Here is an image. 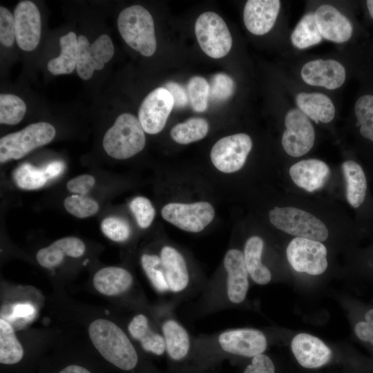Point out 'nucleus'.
I'll return each instance as SVG.
<instances>
[{"label":"nucleus","instance_id":"13","mask_svg":"<svg viewBox=\"0 0 373 373\" xmlns=\"http://www.w3.org/2000/svg\"><path fill=\"white\" fill-rule=\"evenodd\" d=\"M15 40L23 50L31 51L38 46L41 37V17L36 5L21 1L14 10Z\"/></svg>","mask_w":373,"mask_h":373},{"label":"nucleus","instance_id":"30","mask_svg":"<svg viewBox=\"0 0 373 373\" xmlns=\"http://www.w3.org/2000/svg\"><path fill=\"white\" fill-rule=\"evenodd\" d=\"M23 347L17 340L12 327L3 318L0 319V363L12 365L21 361Z\"/></svg>","mask_w":373,"mask_h":373},{"label":"nucleus","instance_id":"48","mask_svg":"<svg viewBox=\"0 0 373 373\" xmlns=\"http://www.w3.org/2000/svg\"><path fill=\"white\" fill-rule=\"evenodd\" d=\"M42 169L49 180L62 173L64 170V164L61 161H53L45 165Z\"/></svg>","mask_w":373,"mask_h":373},{"label":"nucleus","instance_id":"21","mask_svg":"<svg viewBox=\"0 0 373 373\" xmlns=\"http://www.w3.org/2000/svg\"><path fill=\"white\" fill-rule=\"evenodd\" d=\"M160 258L169 290L175 293L184 290L189 276L182 255L175 248L165 246L161 250Z\"/></svg>","mask_w":373,"mask_h":373},{"label":"nucleus","instance_id":"36","mask_svg":"<svg viewBox=\"0 0 373 373\" xmlns=\"http://www.w3.org/2000/svg\"><path fill=\"white\" fill-rule=\"evenodd\" d=\"M209 84L202 77L193 76L188 82L186 93L193 109L204 112L208 107Z\"/></svg>","mask_w":373,"mask_h":373},{"label":"nucleus","instance_id":"29","mask_svg":"<svg viewBox=\"0 0 373 373\" xmlns=\"http://www.w3.org/2000/svg\"><path fill=\"white\" fill-rule=\"evenodd\" d=\"M128 329L131 336L140 342L145 351L160 356L166 350L163 336L151 330L148 318L144 314L134 316Z\"/></svg>","mask_w":373,"mask_h":373},{"label":"nucleus","instance_id":"10","mask_svg":"<svg viewBox=\"0 0 373 373\" xmlns=\"http://www.w3.org/2000/svg\"><path fill=\"white\" fill-rule=\"evenodd\" d=\"M286 129L282 137L285 151L292 157H300L309 152L315 140L314 128L309 117L298 108L287 112Z\"/></svg>","mask_w":373,"mask_h":373},{"label":"nucleus","instance_id":"47","mask_svg":"<svg viewBox=\"0 0 373 373\" xmlns=\"http://www.w3.org/2000/svg\"><path fill=\"white\" fill-rule=\"evenodd\" d=\"M35 313L34 306L30 303H18L12 308V317L15 318H28Z\"/></svg>","mask_w":373,"mask_h":373},{"label":"nucleus","instance_id":"38","mask_svg":"<svg viewBox=\"0 0 373 373\" xmlns=\"http://www.w3.org/2000/svg\"><path fill=\"white\" fill-rule=\"evenodd\" d=\"M64 205L69 213L79 218L92 216L99 210L98 203L95 200L84 195L68 196L64 200Z\"/></svg>","mask_w":373,"mask_h":373},{"label":"nucleus","instance_id":"23","mask_svg":"<svg viewBox=\"0 0 373 373\" xmlns=\"http://www.w3.org/2000/svg\"><path fill=\"white\" fill-rule=\"evenodd\" d=\"M93 281L95 288L99 293L106 296H115L131 287L133 278L125 269L107 267L97 271Z\"/></svg>","mask_w":373,"mask_h":373},{"label":"nucleus","instance_id":"42","mask_svg":"<svg viewBox=\"0 0 373 373\" xmlns=\"http://www.w3.org/2000/svg\"><path fill=\"white\" fill-rule=\"evenodd\" d=\"M15 40L14 17L5 7H0V41L6 47H10Z\"/></svg>","mask_w":373,"mask_h":373},{"label":"nucleus","instance_id":"22","mask_svg":"<svg viewBox=\"0 0 373 373\" xmlns=\"http://www.w3.org/2000/svg\"><path fill=\"white\" fill-rule=\"evenodd\" d=\"M85 245L75 237H66L56 240L47 247L41 249L36 255L39 264L46 268L59 265L65 256L73 258L82 256Z\"/></svg>","mask_w":373,"mask_h":373},{"label":"nucleus","instance_id":"5","mask_svg":"<svg viewBox=\"0 0 373 373\" xmlns=\"http://www.w3.org/2000/svg\"><path fill=\"white\" fill-rule=\"evenodd\" d=\"M55 134L56 130L52 124L41 122L1 137V163L22 158L32 150L50 143Z\"/></svg>","mask_w":373,"mask_h":373},{"label":"nucleus","instance_id":"3","mask_svg":"<svg viewBox=\"0 0 373 373\" xmlns=\"http://www.w3.org/2000/svg\"><path fill=\"white\" fill-rule=\"evenodd\" d=\"M144 131L135 115L122 113L107 130L103 138V147L106 153L118 160L133 157L144 147Z\"/></svg>","mask_w":373,"mask_h":373},{"label":"nucleus","instance_id":"14","mask_svg":"<svg viewBox=\"0 0 373 373\" xmlns=\"http://www.w3.org/2000/svg\"><path fill=\"white\" fill-rule=\"evenodd\" d=\"M218 343L227 353L252 358L262 354L267 345L265 334L252 328L226 330L219 335Z\"/></svg>","mask_w":373,"mask_h":373},{"label":"nucleus","instance_id":"41","mask_svg":"<svg viewBox=\"0 0 373 373\" xmlns=\"http://www.w3.org/2000/svg\"><path fill=\"white\" fill-rule=\"evenodd\" d=\"M129 207L141 228L146 229L151 224L155 217V209L149 199L142 196L136 197L131 200Z\"/></svg>","mask_w":373,"mask_h":373},{"label":"nucleus","instance_id":"26","mask_svg":"<svg viewBox=\"0 0 373 373\" xmlns=\"http://www.w3.org/2000/svg\"><path fill=\"white\" fill-rule=\"evenodd\" d=\"M263 245L261 238L252 236L247 240L243 253L249 276L259 285H266L271 279L269 269L261 261Z\"/></svg>","mask_w":373,"mask_h":373},{"label":"nucleus","instance_id":"4","mask_svg":"<svg viewBox=\"0 0 373 373\" xmlns=\"http://www.w3.org/2000/svg\"><path fill=\"white\" fill-rule=\"evenodd\" d=\"M271 223L277 229L296 237L319 242L327 239L325 224L313 214L296 207H275L269 212Z\"/></svg>","mask_w":373,"mask_h":373},{"label":"nucleus","instance_id":"18","mask_svg":"<svg viewBox=\"0 0 373 373\" xmlns=\"http://www.w3.org/2000/svg\"><path fill=\"white\" fill-rule=\"evenodd\" d=\"M280 8L278 0H249L243 20L247 29L254 35H262L274 26Z\"/></svg>","mask_w":373,"mask_h":373},{"label":"nucleus","instance_id":"8","mask_svg":"<svg viewBox=\"0 0 373 373\" xmlns=\"http://www.w3.org/2000/svg\"><path fill=\"white\" fill-rule=\"evenodd\" d=\"M252 148V140L245 133H238L220 139L211 151V160L219 171L230 173L240 170Z\"/></svg>","mask_w":373,"mask_h":373},{"label":"nucleus","instance_id":"50","mask_svg":"<svg viewBox=\"0 0 373 373\" xmlns=\"http://www.w3.org/2000/svg\"><path fill=\"white\" fill-rule=\"evenodd\" d=\"M367 6L371 17L373 19V0H368L366 1Z\"/></svg>","mask_w":373,"mask_h":373},{"label":"nucleus","instance_id":"12","mask_svg":"<svg viewBox=\"0 0 373 373\" xmlns=\"http://www.w3.org/2000/svg\"><path fill=\"white\" fill-rule=\"evenodd\" d=\"M173 106V98L164 87L151 91L142 101L138 112V119L144 131L149 134L160 133Z\"/></svg>","mask_w":373,"mask_h":373},{"label":"nucleus","instance_id":"33","mask_svg":"<svg viewBox=\"0 0 373 373\" xmlns=\"http://www.w3.org/2000/svg\"><path fill=\"white\" fill-rule=\"evenodd\" d=\"M13 181L19 188L26 190L37 189L46 184L48 180L42 168L24 163L14 171Z\"/></svg>","mask_w":373,"mask_h":373},{"label":"nucleus","instance_id":"19","mask_svg":"<svg viewBox=\"0 0 373 373\" xmlns=\"http://www.w3.org/2000/svg\"><path fill=\"white\" fill-rule=\"evenodd\" d=\"M314 17L323 38L336 43H343L351 37L353 31L352 23L334 6L321 5L314 12Z\"/></svg>","mask_w":373,"mask_h":373},{"label":"nucleus","instance_id":"15","mask_svg":"<svg viewBox=\"0 0 373 373\" xmlns=\"http://www.w3.org/2000/svg\"><path fill=\"white\" fill-rule=\"evenodd\" d=\"M301 77L309 85L333 90L345 80L343 66L334 59H316L306 63L301 69Z\"/></svg>","mask_w":373,"mask_h":373},{"label":"nucleus","instance_id":"2","mask_svg":"<svg viewBox=\"0 0 373 373\" xmlns=\"http://www.w3.org/2000/svg\"><path fill=\"white\" fill-rule=\"evenodd\" d=\"M119 32L124 41L142 55L150 57L157 48L154 22L150 12L140 5L124 8L117 18Z\"/></svg>","mask_w":373,"mask_h":373},{"label":"nucleus","instance_id":"25","mask_svg":"<svg viewBox=\"0 0 373 373\" xmlns=\"http://www.w3.org/2000/svg\"><path fill=\"white\" fill-rule=\"evenodd\" d=\"M346 182V198L354 208H358L364 202L367 192V180L361 166L353 160L342 164Z\"/></svg>","mask_w":373,"mask_h":373},{"label":"nucleus","instance_id":"43","mask_svg":"<svg viewBox=\"0 0 373 373\" xmlns=\"http://www.w3.org/2000/svg\"><path fill=\"white\" fill-rule=\"evenodd\" d=\"M95 178L88 174L75 177L67 182L68 190L75 195H85L95 184Z\"/></svg>","mask_w":373,"mask_h":373},{"label":"nucleus","instance_id":"11","mask_svg":"<svg viewBox=\"0 0 373 373\" xmlns=\"http://www.w3.org/2000/svg\"><path fill=\"white\" fill-rule=\"evenodd\" d=\"M78 52L76 70L80 78L90 79L95 70H101L114 54L112 40L107 35H100L90 44L84 35L77 37Z\"/></svg>","mask_w":373,"mask_h":373},{"label":"nucleus","instance_id":"34","mask_svg":"<svg viewBox=\"0 0 373 373\" xmlns=\"http://www.w3.org/2000/svg\"><path fill=\"white\" fill-rule=\"evenodd\" d=\"M26 105L21 98L12 94L0 95V122L15 125L25 115Z\"/></svg>","mask_w":373,"mask_h":373},{"label":"nucleus","instance_id":"6","mask_svg":"<svg viewBox=\"0 0 373 373\" xmlns=\"http://www.w3.org/2000/svg\"><path fill=\"white\" fill-rule=\"evenodd\" d=\"M195 33L201 49L211 58L227 55L232 46L229 30L217 13L206 12L196 19Z\"/></svg>","mask_w":373,"mask_h":373},{"label":"nucleus","instance_id":"27","mask_svg":"<svg viewBox=\"0 0 373 373\" xmlns=\"http://www.w3.org/2000/svg\"><path fill=\"white\" fill-rule=\"evenodd\" d=\"M60 55L50 59L47 69L54 75L71 73L76 68L78 42L76 34L70 31L59 38Z\"/></svg>","mask_w":373,"mask_h":373},{"label":"nucleus","instance_id":"24","mask_svg":"<svg viewBox=\"0 0 373 373\" xmlns=\"http://www.w3.org/2000/svg\"><path fill=\"white\" fill-rule=\"evenodd\" d=\"M296 102L298 109L316 123H328L334 117V105L323 93L301 92L296 95Z\"/></svg>","mask_w":373,"mask_h":373},{"label":"nucleus","instance_id":"7","mask_svg":"<svg viewBox=\"0 0 373 373\" xmlns=\"http://www.w3.org/2000/svg\"><path fill=\"white\" fill-rule=\"evenodd\" d=\"M287 260L294 270L316 276L327 267V249L321 242L296 237L286 249Z\"/></svg>","mask_w":373,"mask_h":373},{"label":"nucleus","instance_id":"37","mask_svg":"<svg viewBox=\"0 0 373 373\" xmlns=\"http://www.w3.org/2000/svg\"><path fill=\"white\" fill-rule=\"evenodd\" d=\"M141 262L147 277L157 291L162 293L170 291L160 257L155 254H143Z\"/></svg>","mask_w":373,"mask_h":373},{"label":"nucleus","instance_id":"40","mask_svg":"<svg viewBox=\"0 0 373 373\" xmlns=\"http://www.w3.org/2000/svg\"><path fill=\"white\" fill-rule=\"evenodd\" d=\"M209 88V97L216 102H224L234 93L235 84L229 75L218 73L212 77Z\"/></svg>","mask_w":373,"mask_h":373},{"label":"nucleus","instance_id":"20","mask_svg":"<svg viewBox=\"0 0 373 373\" xmlns=\"http://www.w3.org/2000/svg\"><path fill=\"white\" fill-rule=\"evenodd\" d=\"M329 174L330 170L327 164L317 159L299 161L289 169L292 181L298 186L309 192L323 187Z\"/></svg>","mask_w":373,"mask_h":373},{"label":"nucleus","instance_id":"32","mask_svg":"<svg viewBox=\"0 0 373 373\" xmlns=\"http://www.w3.org/2000/svg\"><path fill=\"white\" fill-rule=\"evenodd\" d=\"M323 37L317 27L314 14H306L298 23L291 35L293 45L300 49L316 45Z\"/></svg>","mask_w":373,"mask_h":373},{"label":"nucleus","instance_id":"35","mask_svg":"<svg viewBox=\"0 0 373 373\" xmlns=\"http://www.w3.org/2000/svg\"><path fill=\"white\" fill-rule=\"evenodd\" d=\"M357 126L361 135L373 142V96L365 95L359 97L354 106Z\"/></svg>","mask_w":373,"mask_h":373},{"label":"nucleus","instance_id":"49","mask_svg":"<svg viewBox=\"0 0 373 373\" xmlns=\"http://www.w3.org/2000/svg\"><path fill=\"white\" fill-rule=\"evenodd\" d=\"M59 373H90L87 369L77 365H71L66 367Z\"/></svg>","mask_w":373,"mask_h":373},{"label":"nucleus","instance_id":"44","mask_svg":"<svg viewBox=\"0 0 373 373\" xmlns=\"http://www.w3.org/2000/svg\"><path fill=\"white\" fill-rule=\"evenodd\" d=\"M243 373H275V367L268 356L260 354L252 358Z\"/></svg>","mask_w":373,"mask_h":373},{"label":"nucleus","instance_id":"39","mask_svg":"<svg viewBox=\"0 0 373 373\" xmlns=\"http://www.w3.org/2000/svg\"><path fill=\"white\" fill-rule=\"evenodd\" d=\"M103 233L115 242L126 241L131 235V227L124 219L111 216L104 219L101 223Z\"/></svg>","mask_w":373,"mask_h":373},{"label":"nucleus","instance_id":"1","mask_svg":"<svg viewBox=\"0 0 373 373\" xmlns=\"http://www.w3.org/2000/svg\"><path fill=\"white\" fill-rule=\"evenodd\" d=\"M88 332L93 344L106 361L124 370H131L136 366V350L116 324L106 319H97L90 325Z\"/></svg>","mask_w":373,"mask_h":373},{"label":"nucleus","instance_id":"45","mask_svg":"<svg viewBox=\"0 0 373 373\" xmlns=\"http://www.w3.org/2000/svg\"><path fill=\"white\" fill-rule=\"evenodd\" d=\"M365 320L356 325L354 332L360 340L369 342L373 345V309L365 313Z\"/></svg>","mask_w":373,"mask_h":373},{"label":"nucleus","instance_id":"9","mask_svg":"<svg viewBox=\"0 0 373 373\" xmlns=\"http://www.w3.org/2000/svg\"><path fill=\"white\" fill-rule=\"evenodd\" d=\"M164 220L178 228L197 233L203 230L213 219L215 211L207 202L191 204L169 203L162 209Z\"/></svg>","mask_w":373,"mask_h":373},{"label":"nucleus","instance_id":"46","mask_svg":"<svg viewBox=\"0 0 373 373\" xmlns=\"http://www.w3.org/2000/svg\"><path fill=\"white\" fill-rule=\"evenodd\" d=\"M172 95L174 101V106L184 108L189 102L187 93L184 88L174 82H169L164 86Z\"/></svg>","mask_w":373,"mask_h":373},{"label":"nucleus","instance_id":"17","mask_svg":"<svg viewBox=\"0 0 373 373\" xmlns=\"http://www.w3.org/2000/svg\"><path fill=\"white\" fill-rule=\"evenodd\" d=\"M292 352L298 363L308 369L318 368L331 359V350L318 338L300 333L291 343Z\"/></svg>","mask_w":373,"mask_h":373},{"label":"nucleus","instance_id":"16","mask_svg":"<svg viewBox=\"0 0 373 373\" xmlns=\"http://www.w3.org/2000/svg\"><path fill=\"white\" fill-rule=\"evenodd\" d=\"M224 267L227 273L228 298L232 303H241L245 300L249 289V274L243 253L236 249H229L224 258Z\"/></svg>","mask_w":373,"mask_h":373},{"label":"nucleus","instance_id":"31","mask_svg":"<svg viewBox=\"0 0 373 373\" xmlns=\"http://www.w3.org/2000/svg\"><path fill=\"white\" fill-rule=\"evenodd\" d=\"M209 128V123L204 118L191 117L175 125L171 130V136L175 142L187 144L204 138Z\"/></svg>","mask_w":373,"mask_h":373},{"label":"nucleus","instance_id":"28","mask_svg":"<svg viewBox=\"0 0 373 373\" xmlns=\"http://www.w3.org/2000/svg\"><path fill=\"white\" fill-rule=\"evenodd\" d=\"M162 329L169 356L175 361L184 358L190 349V338L187 331L173 319L166 321Z\"/></svg>","mask_w":373,"mask_h":373}]
</instances>
